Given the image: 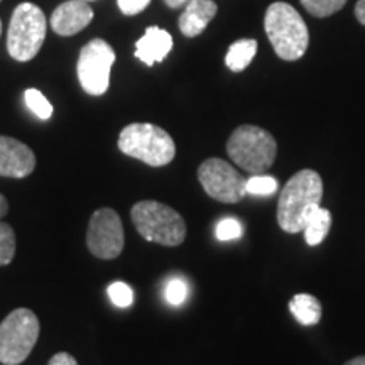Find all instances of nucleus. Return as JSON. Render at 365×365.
<instances>
[{"instance_id": "31", "label": "nucleus", "mask_w": 365, "mask_h": 365, "mask_svg": "<svg viewBox=\"0 0 365 365\" xmlns=\"http://www.w3.org/2000/svg\"><path fill=\"white\" fill-rule=\"evenodd\" d=\"M0 34H2V21H0Z\"/></svg>"}, {"instance_id": "30", "label": "nucleus", "mask_w": 365, "mask_h": 365, "mask_svg": "<svg viewBox=\"0 0 365 365\" xmlns=\"http://www.w3.org/2000/svg\"><path fill=\"white\" fill-rule=\"evenodd\" d=\"M344 365H365V355H360V357L349 360V362H345Z\"/></svg>"}, {"instance_id": "10", "label": "nucleus", "mask_w": 365, "mask_h": 365, "mask_svg": "<svg viewBox=\"0 0 365 365\" xmlns=\"http://www.w3.org/2000/svg\"><path fill=\"white\" fill-rule=\"evenodd\" d=\"M198 180L205 193L220 203H239L247 191L245 181L234 166L218 158H210L198 168Z\"/></svg>"}, {"instance_id": "17", "label": "nucleus", "mask_w": 365, "mask_h": 365, "mask_svg": "<svg viewBox=\"0 0 365 365\" xmlns=\"http://www.w3.org/2000/svg\"><path fill=\"white\" fill-rule=\"evenodd\" d=\"M330 227H331V213L328 212L327 208L319 207L303 228L307 244L312 245V247L322 244V242L327 239L328 232H330Z\"/></svg>"}, {"instance_id": "28", "label": "nucleus", "mask_w": 365, "mask_h": 365, "mask_svg": "<svg viewBox=\"0 0 365 365\" xmlns=\"http://www.w3.org/2000/svg\"><path fill=\"white\" fill-rule=\"evenodd\" d=\"M9 212V202L6 200V196L0 195V218H4Z\"/></svg>"}, {"instance_id": "15", "label": "nucleus", "mask_w": 365, "mask_h": 365, "mask_svg": "<svg viewBox=\"0 0 365 365\" xmlns=\"http://www.w3.org/2000/svg\"><path fill=\"white\" fill-rule=\"evenodd\" d=\"M289 312L296 318V322L303 327H313L322 319V304L313 294L301 293L296 294L289 301Z\"/></svg>"}, {"instance_id": "21", "label": "nucleus", "mask_w": 365, "mask_h": 365, "mask_svg": "<svg viewBox=\"0 0 365 365\" xmlns=\"http://www.w3.org/2000/svg\"><path fill=\"white\" fill-rule=\"evenodd\" d=\"M303 7L314 17H328L339 12L346 0H301Z\"/></svg>"}, {"instance_id": "9", "label": "nucleus", "mask_w": 365, "mask_h": 365, "mask_svg": "<svg viewBox=\"0 0 365 365\" xmlns=\"http://www.w3.org/2000/svg\"><path fill=\"white\" fill-rule=\"evenodd\" d=\"M124 244V227L115 210L100 208L93 212L86 230V245L90 252L103 261H112L122 254Z\"/></svg>"}, {"instance_id": "25", "label": "nucleus", "mask_w": 365, "mask_h": 365, "mask_svg": "<svg viewBox=\"0 0 365 365\" xmlns=\"http://www.w3.org/2000/svg\"><path fill=\"white\" fill-rule=\"evenodd\" d=\"M117 4L125 16H135L149 6L150 0H117Z\"/></svg>"}, {"instance_id": "16", "label": "nucleus", "mask_w": 365, "mask_h": 365, "mask_svg": "<svg viewBox=\"0 0 365 365\" xmlns=\"http://www.w3.org/2000/svg\"><path fill=\"white\" fill-rule=\"evenodd\" d=\"M257 54V41L255 39H239L228 48L225 56V65L230 71L240 73L247 68Z\"/></svg>"}, {"instance_id": "14", "label": "nucleus", "mask_w": 365, "mask_h": 365, "mask_svg": "<svg viewBox=\"0 0 365 365\" xmlns=\"http://www.w3.org/2000/svg\"><path fill=\"white\" fill-rule=\"evenodd\" d=\"M218 7L213 0H190L180 17V29L186 38H196L207 29L217 16Z\"/></svg>"}, {"instance_id": "27", "label": "nucleus", "mask_w": 365, "mask_h": 365, "mask_svg": "<svg viewBox=\"0 0 365 365\" xmlns=\"http://www.w3.org/2000/svg\"><path fill=\"white\" fill-rule=\"evenodd\" d=\"M355 16H357L359 22L365 26V0H359L357 6H355Z\"/></svg>"}, {"instance_id": "22", "label": "nucleus", "mask_w": 365, "mask_h": 365, "mask_svg": "<svg viewBox=\"0 0 365 365\" xmlns=\"http://www.w3.org/2000/svg\"><path fill=\"white\" fill-rule=\"evenodd\" d=\"M108 298L112 299V303L118 308H129L132 303H134V291L129 284L125 282H112L107 289Z\"/></svg>"}, {"instance_id": "24", "label": "nucleus", "mask_w": 365, "mask_h": 365, "mask_svg": "<svg viewBox=\"0 0 365 365\" xmlns=\"http://www.w3.org/2000/svg\"><path fill=\"white\" fill-rule=\"evenodd\" d=\"M164 296H166L168 303L178 307V304H181L182 301L186 299V296H188V286H186V282L180 279V277H175V279H171L166 284Z\"/></svg>"}, {"instance_id": "1", "label": "nucleus", "mask_w": 365, "mask_h": 365, "mask_svg": "<svg viewBox=\"0 0 365 365\" xmlns=\"http://www.w3.org/2000/svg\"><path fill=\"white\" fill-rule=\"evenodd\" d=\"M323 180L317 171L301 170L289 178L279 195L277 223L286 234L303 232L309 218L322 207Z\"/></svg>"}, {"instance_id": "32", "label": "nucleus", "mask_w": 365, "mask_h": 365, "mask_svg": "<svg viewBox=\"0 0 365 365\" xmlns=\"http://www.w3.org/2000/svg\"><path fill=\"white\" fill-rule=\"evenodd\" d=\"M85 2H86V0H85Z\"/></svg>"}, {"instance_id": "18", "label": "nucleus", "mask_w": 365, "mask_h": 365, "mask_svg": "<svg viewBox=\"0 0 365 365\" xmlns=\"http://www.w3.org/2000/svg\"><path fill=\"white\" fill-rule=\"evenodd\" d=\"M24 102L27 107H29V110L33 112L36 117H39L41 120H48V118H51L53 105L48 102V98H46L39 90L36 88L26 90Z\"/></svg>"}, {"instance_id": "23", "label": "nucleus", "mask_w": 365, "mask_h": 365, "mask_svg": "<svg viewBox=\"0 0 365 365\" xmlns=\"http://www.w3.org/2000/svg\"><path fill=\"white\" fill-rule=\"evenodd\" d=\"M242 232H244V227H242V223L239 220H235V218H223V220L218 222V225L215 228L217 239L222 242L240 239Z\"/></svg>"}, {"instance_id": "3", "label": "nucleus", "mask_w": 365, "mask_h": 365, "mask_svg": "<svg viewBox=\"0 0 365 365\" xmlns=\"http://www.w3.org/2000/svg\"><path fill=\"white\" fill-rule=\"evenodd\" d=\"M130 218L140 237L148 242L176 247L186 239V223L182 217L164 203L153 200L135 203L130 210Z\"/></svg>"}, {"instance_id": "6", "label": "nucleus", "mask_w": 365, "mask_h": 365, "mask_svg": "<svg viewBox=\"0 0 365 365\" xmlns=\"http://www.w3.org/2000/svg\"><path fill=\"white\" fill-rule=\"evenodd\" d=\"M46 39V16L31 2L19 4L12 12L7 33L9 54L16 61H31L41 51Z\"/></svg>"}, {"instance_id": "2", "label": "nucleus", "mask_w": 365, "mask_h": 365, "mask_svg": "<svg viewBox=\"0 0 365 365\" xmlns=\"http://www.w3.org/2000/svg\"><path fill=\"white\" fill-rule=\"evenodd\" d=\"M264 29L274 51L284 61L303 58L309 44L308 27L293 6L274 2L264 17Z\"/></svg>"}, {"instance_id": "26", "label": "nucleus", "mask_w": 365, "mask_h": 365, "mask_svg": "<svg viewBox=\"0 0 365 365\" xmlns=\"http://www.w3.org/2000/svg\"><path fill=\"white\" fill-rule=\"evenodd\" d=\"M48 365H78V362H76V359L68 352H59L56 355H53Z\"/></svg>"}, {"instance_id": "8", "label": "nucleus", "mask_w": 365, "mask_h": 365, "mask_svg": "<svg viewBox=\"0 0 365 365\" xmlns=\"http://www.w3.org/2000/svg\"><path fill=\"white\" fill-rule=\"evenodd\" d=\"M115 63V51L107 41L91 39L80 51L76 73L81 88L88 95L100 97L110 86V70Z\"/></svg>"}, {"instance_id": "5", "label": "nucleus", "mask_w": 365, "mask_h": 365, "mask_svg": "<svg viewBox=\"0 0 365 365\" xmlns=\"http://www.w3.org/2000/svg\"><path fill=\"white\" fill-rule=\"evenodd\" d=\"M118 149L153 168L170 164L176 156V144L166 130L154 124H129L118 135Z\"/></svg>"}, {"instance_id": "20", "label": "nucleus", "mask_w": 365, "mask_h": 365, "mask_svg": "<svg viewBox=\"0 0 365 365\" xmlns=\"http://www.w3.org/2000/svg\"><path fill=\"white\" fill-rule=\"evenodd\" d=\"M16 255V234L6 222H0V266H7Z\"/></svg>"}, {"instance_id": "11", "label": "nucleus", "mask_w": 365, "mask_h": 365, "mask_svg": "<svg viewBox=\"0 0 365 365\" xmlns=\"http://www.w3.org/2000/svg\"><path fill=\"white\" fill-rule=\"evenodd\" d=\"M36 168V156L29 145L14 137L0 135V176L21 178L29 176Z\"/></svg>"}, {"instance_id": "19", "label": "nucleus", "mask_w": 365, "mask_h": 365, "mask_svg": "<svg viewBox=\"0 0 365 365\" xmlns=\"http://www.w3.org/2000/svg\"><path fill=\"white\" fill-rule=\"evenodd\" d=\"M245 191L254 196H272L277 191V180L266 175H252L245 181Z\"/></svg>"}, {"instance_id": "12", "label": "nucleus", "mask_w": 365, "mask_h": 365, "mask_svg": "<svg viewBox=\"0 0 365 365\" xmlns=\"http://www.w3.org/2000/svg\"><path fill=\"white\" fill-rule=\"evenodd\" d=\"M93 21V11L85 0H70L51 14V27L59 36H75Z\"/></svg>"}, {"instance_id": "7", "label": "nucleus", "mask_w": 365, "mask_h": 365, "mask_svg": "<svg viewBox=\"0 0 365 365\" xmlns=\"http://www.w3.org/2000/svg\"><path fill=\"white\" fill-rule=\"evenodd\" d=\"M39 319L33 309L17 308L0 323V364L19 365L39 339Z\"/></svg>"}, {"instance_id": "13", "label": "nucleus", "mask_w": 365, "mask_h": 365, "mask_svg": "<svg viewBox=\"0 0 365 365\" xmlns=\"http://www.w3.org/2000/svg\"><path fill=\"white\" fill-rule=\"evenodd\" d=\"M173 49V38L168 31L153 26L145 29L143 38L135 43V58L144 65L153 66L154 63H161L166 59Z\"/></svg>"}, {"instance_id": "4", "label": "nucleus", "mask_w": 365, "mask_h": 365, "mask_svg": "<svg viewBox=\"0 0 365 365\" xmlns=\"http://www.w3.org/2000/svg\"><path fill=\"white\" fill-rule=\"evenodd\" d=\"M227 154L237 166L250 175H264L276 161V139L257 125H240L232 132Z\"/></svg>"}, {"instance_id": "29", "label": "nucleus", "mask_w": 365, "mask_h": 365, "mask_svg": "<svg viewBox=\"0 0 365 365\" xmlns=\"http://www.w3.org/2000/svg\"><path fill=\"white\" fill-rule=\"evenodd\" d=\"M164 2H166V6H168V7H171V9H178V7L185 6V4H188L190 0H164Z\"/></svg>"}]
</instances>
